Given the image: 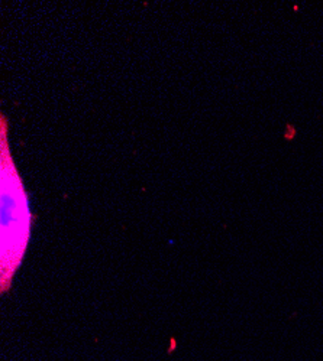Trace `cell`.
<instances>
[{"label": "cell", "mask_w": 323, "mask_h": 361, "mask_svg": "<svg viewBox=\"0 0 323 361\" xmlns=\"http://www.w3.org/2000/svg\"><path fill=\"white\" fill-rule=\"evenodd\" d=\"M4 178L9 184V188H8L6 184L4 183V191L9 195V200L6 195H4V205L9 207V212L4 208V220L6 219L11 220L9 224L4 226V231L9 227V233L4 235V243H2L5 245L6 240L9 238L8 246L4 247V255L9 249V256L4 260V266L6 262H9V276H11L13 274L15 267L18 266L19 259L22 257L26 246L28 231H29V224H28L29 214L26 209V198L22 191V184L19 183V179H16L18 175L15 173L12 161L9 162V176H6L4 172Z\"/></svg>", "instance_id": "6da1fadb"}]
</instances>
